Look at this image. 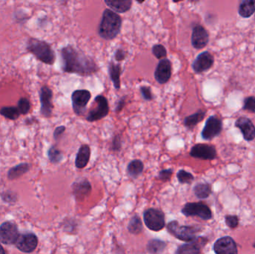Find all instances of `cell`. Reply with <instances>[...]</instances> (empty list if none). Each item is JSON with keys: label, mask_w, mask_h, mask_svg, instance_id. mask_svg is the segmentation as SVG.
<instances>
[{"label": "cell", "mask_w": 255, "mask_h": 254, "mask_svg": "<svg viewBox=\"0 0 255 254\" xmlns=\"http://www.w3.org/2000/svg\"><path fill=\"white\" fill-rule=\"evenodd\" d=\"M63 72L89 77L99 71L98 64L94 58L76 49L73 45H67L61 49Z\"/></svg>", "instance_id": "cell-1"}, {"label": "cell", "mask_w": 255, "mask_h": 254, "mask_svg": "<svg viewBox=\"0 0 255 254\" xmlns=\"http://www.w3.org/2000/svg\"><path fill=\"white\" fill-rule=\"evenodd\" d=\"M122 17L109 8L106 9L102 15L98 27V34L103 40H112L116 38L122 28Z\"/></svg>", "instance_id": "cell-2"}, {"label": "cell", "mask_w": 255, "mask_h": 254, "mask_svg": "<svg viewBox=\"0 0 255 254\" xmlns=\"http://www.w3.org/2000/svg\"><path fill=\"white\" fill-rule=\"evenodd\" d=\"M26 49L40 62L49 66L55 64L56 60L55 51L45 40L29 37L27 40Z\"/></svg>", "instance_id": "cell-3"}, {"label": "cell", "mask_w": 255, "mask_h": 254, "mask_svg": "<svg viewBox=\"0 0 255 254\" xmlns=\"http://www.w3.org/2000/svg\"><path fill=\"white\" fill-rule=\"evenodd\" d=\"M168 233L180 241L191 243L198 238L197 234L201 231L199 227L193 225H180L176 220L171 221L166 225Z\"/></svg>", "instance_id": "cell-4"}, {"label": "cell", "mask_w": 255, "mask_h": 254, "mask_svg": "<svg viewBox=\"0 0 255 254\" xmlns=\"http://www.w3.org/2000/svg\"><path fill=\"white\" fill-rule=\"evenodd\" d=\"M142 216L144 224L150 231L159 232L166 227L165 213L159 209L154 207L146 209Z\"/></svg>", "instance_id": "cell-5"}, {"label": "cell", "mask_w": 255, "mask_h": 254, "mask_svg": "<svg viewBox=\"0 0 255 254\" xmlns=\"http://www.w3.org/2000/svg\"><path fill=\"white\" fill-rule=\"evenodd\" d=\"M109 111L110 107L107 98L105 95H98L94 98L85 119L89 122H97L106 118L109 114Z\"/></svg>", "instance_id": "cell-6"}, {"label": "cell", "mask_w": 255, "mask_h": 254, "mask_svg": "<svg viewBox=\"0 0 255 254\" xmlns=\"http://www.w3.org/2000/svg\"><path fill=\"white\" fill-rule=\"evenodd\" d=\"M181 213L186 217L196 216L205 221L211 220L213 218L211 208L202 202L187 203L181 209Z\"/></svg>", "instance_id": "cell-7"}, {"label": "cell", "mask_w": 255, "mask_h": 254, "mask_svg": "<svg viewBox=\"0 0 255 254\" xmlns=\"http://www.w3.org/2000/svg\"><path fill=\"white\" fill-rule=\"evenodd\" d=\"M91 98V92L88 89H76L72 93V106L76 116H82L85 114Z\"/></svg>", "instance_id": "cell-8"}, {"label": "cell", "mask_w": 255, "mask_h": 254, "mask_svg": "<svg viewBox=\"0 0 255 254\" xmlns=\"http://www.w3.org/2000/svg\"><path fill=\"white\" fill-rule=\"evenodd\" d=\"M40 101V114L46 119L52 117L54 104L52 103L53 92L49 86L44 85L40 88L39 92Z\"/></svg>", "instance_id": "cell-9"}, {"label": "cell", "mask_w": 255, "mask_h": 254, "mask_svg": "<svg viewBox=\"0 0 255 254\" xmlns=\"http://www.w3.org/2000/svg\"><path fill=\"white\" fill-rule=\"evenodd\" d=\"M223 131V122L220 118L216 116H211L207 119L205 127L202 131V137L203 140L210 141L215 137H218Z\"/></svg>", "instance_id": "cell-10"}, {"label": "cell", "mask_w": 255, "mask_h": 254, "mask_svg": "<svg viewBox=\"0 0 255 254\" xmlns=\"http://www.w3.org/2000/svg\"><path fill=\"white\" fill-rule=\"evenodd\" d=\"M38 238L33 233L19 234L14 246L18 250L25 254L32 253L37 249Z\"/></svg>", "instance_id": "cell-11"}, {"label": "cell", "mask_w": 255, "mask_h": 254, "mask_svg": "<svg viewBox=\"0 0 255 254\" xmlns=\"http://www.w3.org/2000/svg\"><path fill=\"white\" fill-rule=\"evenodd\" d=\"M19 235L17 225L13 222H3L0 225V243L14 245Z\"/></svg>", "instance_id": "cell-12"}, {"label": "cell", "mask_w": 255, "mask_h": 254, "mask_svg": "<svg viewBox=\"0 0 255 254\" xmlns=\"http://www.w3.org/2000/svg\"><path fill=\"white\" fill-rule=\"evenodd\" d=\"M192 158L203 161H213L217 158V150L214 146L203 143H198L192 147L190 152Z\"/></svg>", "instance_id": "cell-13"}, {"label": "cell", "mask_w": 255, "mask_h": 254, "mask_svg": "<svg viewBox=\"0 0 255 254\" xmlns=\"http://www.w3.org/2000/svg\"><path fill=\"white\" fill-rule=\"evenodd\" d=\"M154 79L160 85H165L172 76V62L168 58L160 60L154 73Z\"/></svg>", "instance_id": "cell-14"}, {"label": "cell", "mask_w": 255, "mask_h": 254, "mask_svg": "<svg viewBox=\"0 0 255 254\" xmlns=\"http://www.w3.org/2000/svg\"><path fill=\"white\" fill-rule=\"evenodd\" d=\"M208 243L207 237H198L194 241L178 246L175 254H201L202 249Z\"/></svg>", "instance_id": "cell-15"}, {"label": "cell", "mask_w": 255, "mask_h": 254, "mask_svg": "<svg viewBox=\"0 0 255 254\" xmlns=\"http://www.w3.org/2000/svg\"><path fill=\"white\" fill-rule=\"evenodd\" d=\"M214 58L211 52L205 51L198 55L192 64L193 70L196 74H201L209 70L214 65Z\"/></svg>", "instance_id": "cell-16"}, {"label": "cell", "mask_w": 255, "mask_h": 254, "mask_svg": "<svg viewBox=\"0 0 255 254\" xmlns=\"http://www.w3.org/2000/svg\"><path fill=\"white\" fill-rule=\"evenodd\" d=\"M209 34L202 25H195L192 31L191 43L196 49H202L208 44Z\"/></svg>", "instance_id": "cell-17"}, {"label": "cell", "mask_w": 255, "mask_h": 254, "mask_svg": "<svg viewBox=\"0 0 255 254\" xmlns=\"http://www.w3.org/2000/svg\"><path fill=\"white\" fill-rule=\"evenodd\" d=\"M214 252L216 254H238L236 243L230 237L217 240L214 245Z\"/></svg>", "instance_id": "cell-18"}, {"label": "cell", "mask_w": 255, "mask_h": 254, "mask_svg": "<svg viewBox=\"0 0 255 254\" xmlns=\"http://www.w3.org/2000/svg\"><path fill=\"white\" fill-rule=\"evenodd\" d=\"M72 192L76 201H82L89 196L92 191L91 182L87 178L81 179L73 182L72 184Z\"/></svg>", "instance_id": "cell-19"}, {"label": "cell", "mask_w": 255, "mask_h": 254, "mask_svg": "<svg viewBox=\"0 0 255 254\" xmlns=\"http://www.w3.org/2000/svg\"><path fill=\"white\" fill-rule=\"evenodd\" d=\"M235 126L241 130L244 140L248 142L255 140V127L251 119L246 117H240L235 122Z\"/></svg>", "instance_id": "cell-20"}, {"label": "cell", "mask_w": 255, "mask_h": 254, "mask_svg": "<svg viewBox=\"0 0 255 254\" xmlns=\"http://www.w3.org/2000/svg\"><path fill=\"white\" fill-rule=\"evenodd\" d=\"M91 150L88 145L84 144L81 146L76 155L75 160V166L79 169H82L89 164L91 159Z\"/></svg>", "instance_id": "cell-21"}, {"label": "cell", "mask_w": 255, "mask_h": 254, "mask_svg": "<svg viewBox=\"0 0 255 254\" xmlns=\"http://www.w3.org/2000/svg\"><path fill=\"white\" fill-rule=\"evenodd\" d=\"M105 3L116 13H125L131 8V0H106Z\"/></svg>", "instance_id": "cell-22"}, {"label": "cell", "mask_w": 255, "mask_h": 254, "mask_svg": "<svg viewBox=\"0 0 255 254\" xmlns=\"http://www.w3.org/2000/svg\"><path fill=\"white\" fill-rule=\"evenodd\" d=\"M109 74L111 80L113 82L115 89L118 90L121 89V76L122 74V67H121V64L119 63L116 64L113 61H111L109 65Z\"/></svg>", "instance_id": "cell-23"}, {"label": "cell", "mask_w": 255, "mask_h": 254, "mask_svg": "<svg viewBox=\"0 0 255 254\" xmlns=\"http://www.w3.org/2000/svg\"><path fill=\"white\" fill-rule=\"evenodd\" d=\"M144 170V164L140 160L135 159L130 161L127 166L128 175L130 178L136 180L142 174Z\"/></svg>", "instance_id": "cell-24"}, {"label": "cell", "mask_w": 255, "mask_h": 254, "mask_svg": "<svg viewBox=\"0 0 255 254\" xmlns=\"http://www.w3.org/2000/svg\"><path fill=\"white\" fill-rule=\"evenodd\" d=\"M206 116V111L205 110H199L193 114L187 116L184 119V125L186 128L192 131L196 128V125L202 122L205 119Z\"/></svg>", "instance_id": "cell-25"}, {"label": "cell", "mask_w": 255, "mask_h": 254, "mask_svg": "<svg viewBox=\"0 0 255 254\" xmlns=\"http://www.w3.org/2000/svg\"><path fill=\"white\" fill-rule=\"evenodd\" d=\"M167 243L160 239H151L146 245V252L149 254H161L166 250Z\"/></svg>", "instance_id": "cell-26"}, {"label": "cell", "mask_w": 255, "mask_h": 254, "mask_svg": "<svg viewBox=\"0 0 255 254\" xmlns=\"http://www.w3.org/2000/svg\"><path fill=\"white\" fill-rule=\"evenodd\" d=\"M30 168H31V165L28 163H22V164H18V165L10 168L7 171V178L11 180L19 178V177L28 172Z\"/></svg>", "instance_id": "cell-27"}, {"label": "cell", "mask_w": 255, "mask_h": 254, "mask_svg": "<svg viewBox=\"0 0 255 254\" xmlns=\"http://www.w3.org/2000/svg\"><path fill=\"white\" fill-rule=\"evenodd\" d=\"M128 231L131 235H139L143 231V224L138 215L131 216L127 226Z\"/></svg>", "instance_id": "cell-28"}, {"label": "cell", "mask_w": 255, "mask_h": 254, "mask_svg": "<svg viewBox=\"0 0 255 254\" xmlns=\"http://www.w3.org/2000/svg\"><path fill=\"white\" fill-rule=\"evenodd\" d=\"M193 192L199 199H206L212 193V188L208 183H199L193 187Z\"/></svg>", "instance_id": "cell-29"}, {"label": "cell", "mask_w": 255, "mask_h": 254, "mask_svg": "<svg viewBox=\"0 0 255 254\" xmlns=\"http://www.w3.org/2000/svg\"><path fill=\"white\" fill-rule=\"evenodd\" d=\"M255 12V0H244L240 4L238 13L242 17L249 18Z\"/></svg>", "instance_id": "cell-30"}, {"label": "cell", "mask_w": 255, "mask_h": 254, "mask_svg": "<svg viewBox=\"0 0 255 254\" xmlns=\"http://www.w3.org/2000/svg\"><path fill=\"white\" fill-rule=\"evenodd\" d=\"M0 115L9 120H17L20 116V112L16 106H5L0 108Z\"/></svg>", "instance_id": "cell-31"}, {"label": "cell", "mask_w": 255, "mask_h": 254, "mask_svg": "<svg viewBox=\"0 0 255 254\" xmlns=\"http://www.w3.org/2000/svg\"><path fill=\"white\" fill-rule=\"evenodd\" d=\"M49 161L52 164H58L64 160V155L62 152L56 146H52L47 152Z\"/></svg>", "instance_id": "cell-32"}, {"label": "cell", "mask_w": 255, "mask_h": 254, "mask_svg": "<svg viewBox=\"0 0 255 254\" xmlns=\"http://www.w3.org/2000/svg\"><path fill=\"white\" fill-rule=\"evenodd\" d=\"M63 231L70 234H76L78 232L79 224L74 218H66L61 223Z\"/></svg>", "instance_id": "cell-33"}, {"label": "cell", "mask_w": 255, "mask_h": 254, "mask_svg": "<svg viewBox=\"0 0 255 254\" xmlns=\"http://www.w3.org/2000/svg\"><path fill=\"white\" fill-rule=\"evenodd\" d=\"M177 179L181 184H191L194 180V176L184 169H180L176 174Z\"/></svg>", "instance_id": "cell-34"}, {"label": "cell", "mask_w": 255, "mask_h": 254, "mask_svg": "<svg viewBox=\"0 0 255 254\" xmlns=\"http://www.w3.org/2000/svg\"><path fill=\"white\" fill-rule=\"evenodd\" d=\"M21 115H27L31 108V101L25 97H22L17 101V106Z\"/></svg>", "instance_id": "cell-35"}, {"label": "cell", "mask_w": 255, "mask_h": 254, "mask_svg": "<svg viewBox=\"0 0 255 254\" xmlns=\"http://www.w3.org/2000/svg\"><path fill=\"white\" fill-rule=\"evenodd\" d=\"M151 52L152 55L158 60L164 59L167 56L166 47L162 44L154 45L151 48Z\"/></svg>", "instance_id": "cell-36"}, {"label": "cell", "mask_w": 255, "mask_h": 254, "mask_svg": "<svg viewBox=\"0 0 255 254\" xmlns=\"http://www.w3.org/2000/svg\"><path fill=\"white\" fill-rule=\"evenodd\" d=\"M122 146V135L120 134H116V135L114 137L113 140H112V150L114 152L118 153V152H121Z\"/></svg>", "instance_id": "cell-37"}, {"label": "cell", "mask_w": 255, "mask_h": 254, "mask_svg": "<svg viewBox=\"0 0 255 254\" xmlns=\"http://www.w3.org/2000/svg\"><path fill=\"white\" fill-rule=\"evenodd\" d=\"M172 174H173V169H162L159 172L157 179L160 181L166 183L169 181L172 178Z\"/></svg>", "instance_id": "cell-38"}, {"label": "cell", "mask_w": 255, "mask_h": 254, "mask_svg": "<svg viewBox=\"0 0 255 254\" xmlns=\"http://www.w3.org/2000/svg\"><path fill=\"white\" fill-rule=\"evenodd\" d=\"M225 222L226 225L231 229H235L238 228L239 225V218L237 216H232V215H228L225 217Z\"/></svg>", "instance_id": "cell-39"}, {"label": "cell", "mask_w": 255, "mask_h": 254, "mask_svg": "<svg viewBox=\"0 0 255 254\" xmlns=\"http://www.w3.org/2000/svg\"><path fill=\"white\" fill-rule=\"evenodd\" d=\"M141 95L145 101H151L154 99V95H153L152 91L149 86H142L139 87Z\"/></svg>", "instance_id": "cell-40"}, {"label": "cell", "mask_w": 255, "mask_h": 254, "mask_svg": "<svg viewBox=\"0 0 255 254\" xmlns=\"http://www.w3.org/2000/svg\"><path fill=\"white\" fill-rule=\"evenodd\" d=\"M243 109L252 113H255V97H247L244 99Z\"/></svg>", "instance_id": "cell-41"}, {"label": "cell", "mask_w": 255, "mask_h": 254, "mask_svg": "<svg viewBox=\"0 0 255 254\" xmlns=\"http://www.w3.org/2000/svg\"><path fill=\"white\" fill-rule=\"evenodd\" d=\"M13 18L18 23H24L29 19V16L22 10H17L13 13Z\"/></svg>", "instance_id": "cell-42"}, {"label": "cell", "mask_w": 255, "mask_h": 254, "mask_svg": "<svg viewBox=\"0 0 255 254\" xmlns=\"http://www.w3.org/2000/svg\"><path fill=\"white\" fill-rule=\"evenodd\" d=\"M3 201L7 203H13L16 201V195L12 192H4L1 194Z\"/></svg>", "instance_id": "cell-43"}, {"label": "cell", "mask_w": 255, "mask_h": 254, "mask_svg": "<svg viewBox=\"0 0 255 254\" xmlns=\"http://www.w3.org/2000/svg\"><path fill=\"white\" fill-rule=\"evenodd\" d=\"M127 52L124 50L123 48H119L117 49L116 52L115 53V58L117 61L121 62V61H124L127 58Z\"/></svg>", "instance_id": "cell-44"}, {"label": "cell", "mask_w": 255, "mask_h": 254, "mask_svg": "<svg viewBox=\"0 0 255 254\" xmlns=\"http://www.w3.org/2000/svg\"><path fill=\"white\" fill-rule=\"evenodd\" d=\"M65 131L66 127L64 126V125H61V126L57 127L53 133L54 140H55V141H58V140L61 138V137H62L63 134H64Z\"/></svg>", "instance_id": "cell-45"}, {"label": "cell", "mask_w": 255, "mask_h": 254, "mask_svg": "<svg viewBox=\"0 0 255 254\" xmlns=\"http://www.w3.org/2000/svg\"><path fill=\"white\" fill-rule=\"evenodd\" d=\"M127 95L121 97L118 101H117L116 107H115V112L117 113H121L123 109L125 107L126 103H127Z\"/></svg>", "instance_id": "cell-46"}, {"label": "cell", "mask_w": 255, "mask_h": 254, "mask_svg": "<svg viewBox=\"0 0 255 254\" xmlns=\"http://www.w3.org/2000/svg\"><path fill=\"white\" fill-rule=\"evenodd\" d=\"M0 254H6L5 251H4V249H3L2 246L0 245Z\"/></svg>", "instance_id": "cell-47"}, {"label": "cell", "mask_w": 255, "mask_h": 254, "mask_svg": "<svg viewBox=\"0 0 255 254\" xmlns=\"http://www.w3.org/2000/svg\"><path fill=\"white\" fill-rule=\"evenodd\" d=\"M253 247L255 248V243H254V245H253Z\"/></svg>", "instance_id": "cell-48"}, {"label": "cell", "mask_w": 255, "mask_h": 254, "mask_svg": "<svg viewBox=\"0 0 255 254\" xmlns=\"http://www.w3.org/2000/svg\"></svg>", "instance_id": "cell-49"}]
</instances>
